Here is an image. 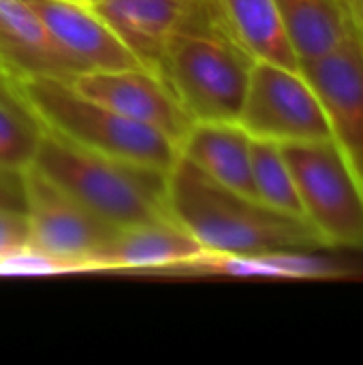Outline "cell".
<instances>
[{"mask_svg":"<svg viewBox=\"0 0 363 365\" xmlns=\"http://www.w3.org/2000/svg\"><path fill=\"white\" fill-rule=\"evenodd\" d=\"M167 212L214 255L327 248L306 220L274 212L252 197L216 184L184 156L167 171Z\"/></svg>","mask_w":363,"mask_h":365,"instance_id":"obj_1","label":"cell"},{"mask_svg":"<svg viewBox=\"0 0 363 365\" xmlns=\"http://www.w3.org/2000/svg\"><path fill=\"white\" fill-rule=\"evenodd\" d=\"M116 229L167 220V173L83 150L43 130L32 165Z\"/></svg>","mask_w":363,"mask_h":365,"instance_id":"obj_2","label":"cell"},{"mask_svg":"<svg viewBox=\"0 0 363 365\" xmlns=\"http://www.w3.org/2000/svg\"><path fill=\"white\" fill-rule=\"evenodd\" d=\"M9 83L43 130L83 150L165 173L180 158L175 139L96 103L81 94L71 79L19 77Z\"/></svg>","mask_w":363,"mask_h":365,"instance_id":"obj_3","label":"cell"},{"mask_svg":"<svg viewBox=\"0 0 363 365\" xmlns=\"http://www.w3.org/2000/svg\"><path fill=\"white\" fill-rule=\"evenodd\" d=\"M252 62L220 26L195 28L173 36L158 75L195 122H237Z\"/></svg>","mask_w":363,"mask_h":365,"instance_id":"obj_4","label":"cell"},{"mask_svg":"<svg viewBox=\"0 0 363 365\" xmlns=\"http://www.w3.org/2000/svg\"><path fill=\"white\" fill-rule=\"evenodd\" d=\"M304 218L327 248L363 250V184L334 141L280 143Z\"/></svg>","mask_w":363,"mask_h":365,"instance_id":"obj_5","label":"cell"},{"mask_svg":"<svg viewBox=\"0 0 363 365\" xmlns=\"http://www.w3.org/2000/svg\"><path fill=\"white\" fill-rule=\"evenodd\" d=\"M237 124L276 143L334 141L323 105L300 68L267 60L252 62Z\"/></svg>","mask_w":363,"mask_h":365,"instance_id":"obj_6","label":"cell"},{"mask_svg":"<svg viewBox=\"0 0 363 365\" xmlns=\"http://www.w3.org/2000/svg\"><path fill=\"white\" fill-rule=\"evenodd\" d=\"M30 248L88 272V259L120 229L107 225L34 167L24 169Z\"/></svg>","mask_w":363,"mask_h":365,"instance_id":"obj_7","label":"cell"},{"mask_svg":"<svg viewBox=\"0 0 363 365\" xmlns=\"http://www.w3.org/2000/svg\"><path fill=\"white\" fill-rule=\"evenodd\" d=\"M300 73L323 105L334 143L363 184V43L355 26L332 51L300 62Z\"/></svg>","mask_w":363,"mask_h":365,"instance_id":"obj_8","label":"cell"},{"mask_svg":"<svg viewBox=\"0 0 363 365\" xmlns=\"http://www.w3.org/2000/svg\"><path fill=\"white\" fill-rule=\"evenodd\" d=\"M71 83L81 94L122 113L124 118L169 135L178 145L195 122L163 77L145 66L86 71L75 75Z\"/></svg>","mask_w":363,"mask_h":365,"instance_id":"obj_9","label":"cell"},{"mask_svg":"<svg viewBox=\"0 0 363 365\" xmlns=\"http://www.w3.org/2000/svg\"><path fill=\"white\" fill-rule=\"evenodd\" d=\"M90 9L122 38V43L158 75V64L173 41L184 30L199 26L203 15L214 11L212 0H96Z\"/></svg>","mask_w":363,"mask_h":365,"instance_id":"obj_10","label":"cell"},{"mask_svg":"<svg viewBox=\"0 0 363 365\" xmlns=\"http://www.w3.org/2000/svg\"><path fill=\"white\" fill-rule=\"evenodd\" d=\"M28 4L39 13L56 47L81 73L143 66L88 4L73 0H28Z\"/></svg>","mask_w":363,"mask_h":365,"instance_id":"obj_11","label":"cell"},{"mask_svg":"<svg viewBox=\"0 0 363 365\" xmlns=\"http://www.w3.org/2000/svg\"><path fill=\"white\" fill-rule=\"evenodd\" d=\"M208 250L175 220H158L120 229L88 259V272L101 269H160L180 272Z\"/></svg>","mask_w":363,"mask_h":365,"instance_id":"obj_12","label":"cell"},{"mask_svg":"<svg viewBox=\"0 0 363 365\" xmlns=\"http://www.w3.org/2000/svg\"><path fill=\"white\" fill-rule=\"evenodd\" d=\"M0 73L6 79H73L81 71L56 47L28 0H0Z\"/></svg>","mask_w":363,"mask_h":365,"instance_id":"obj_13","label":"cell"},{"mask_svg":"<svg viewBox=\"0 0 363 365\" xmlns=\"http://www.w3.org/2000/svg\"><path fill=\"white\" fill-rule=\"evenodd\" d=\"M250 145L252 137L237 122H193L180 141V156L216 184L257 199Z\"/></svg>","mask_w":363,"mask_h":365,"instance_id":"obj_14","label":"cell"},{"mask_svg":"<svg viewBox=\"0 0 363 365\" xmlns=\"http://www.w3.org/2000/svg\"><path fill=\"white\" fill-rule=\"evenodd\" d=\"M220 28L255 60L300 68L274 0H212Z\"/></svg>","mask_w":363,"mask_h":365,"instance_id":"obj_15","label":"cell"},{"mask_svg":"<svg viewBox=\"0 0 363 365\" xmlns=\"http://www.w3.org/2000/svg\"><path fill=\"white\" fill-rule=\"evenodd\" d=\"M297 62L315 60L338 47L353 21L344 0H274Z\"/></svg>","mask_w":363,"mask_h":365,"instance_id":"obj_16","label":"cell"},{"mask_svg":"<svg viewBox=\"0 0 363 365\" xmlns=\"http://www.w3.org/2000/svg\"><path fill=\"white\" fill-rule=\"evenodd\" d=\"M184 274H212L235 278H282V280H325L338 278L344 272L329 259L312 252H263V255H214L184 265Z\"/></svg>","mask_w":363,"mask_h":365,"instance_id":"obj_17","label":"cell"},{"mask_svg":"<svg viewBox=\"0 0 363 365\" xmlns=\"http://www.w3.org/2000/svg\"><path fill=\"white\" fill-rule=\"evenodd\" d=\"M252 186L257 199L274 212L285 216L304 218V207L297 195V186L291 167L282 154V145L267 139H255L250 145ZM308 222V220H306Z\"/></svg>","mask_w":363,"mask_h":365,"instance_id":"obj_18","label":"cell"},{"mask_svg":"<svg viewBox=\"0 0 363 365\" xmlns=\"http://www.w3.org/2000/svg\"><path fill=\"white\" fill-rule=\"evenodd\" d=\"M43 126L13 92L9 79L0 81V167L24 171L32 165Z\"/></svg>","mask_w":363,"mask_h":365,"instance_id":"obj_19","label":"cell"},{"mask_svg":"<svg viewBox=\"0 0 363 365\" xmlns=\"http://www.w3.org/2000/svg\"><path fill=\"white\" fill-rule=\"evenodd\" d=\"M56 274H77V269L56 257L43 255L39 250L26 248L0 259V276H56Z\"/></svg>","mask_w":363,"mask_h":365,"instance_id":"obj_20","label":"cell"},{"mask_svg":"<svg viewBox=\"0 0 363 365\" xmlns=\"http://www.w3.org/2000/svg\"><path fill=\"white\" fill-rule=\"evenodd\" d=\"M30 248V229L26 212L0 207V259Z\"/></svg>","mask_w":363,"mask_h":365,"instance_id":"obj_21","label":"cell"},{"mask_svg":"<svg viewBox=\"0 0 363 365\" xmlns=\"http://www.w3.org/2000/svg\"><path fill=\"white\" fill-rule=\"evenodd\" d=\"M0 207L26 212L24 171H13V169L0 167Z\"/></svg>","mask_w":363,"mask_h":365,"instance_id":"obj_22","label":"cell"},{"mask_svg":"<svg viewBox=\"0 0 363 365\" xmlns=\"http://www.w3.org/2000/svg\"><path fill=\"white\" fill-rule=\"evenodd\" d=\"M347 2V9H349V15H351V21L359 34L363 43V0H344Z\"/></svg>","mask_w":363,"mask_h":365,"instance_id":"obj_23","label":"cell"},{"mask_svg":"<svg viewBox=\"0 0 363 365\" xmlns=\"http://www.w3.org/2000/svg\"><path fill=\"white\" fill-rule=\"evenodd\" d=\"M73 2H79V4H88V6H90V4L96 2V0H73Z\"/></svg>","mask_w":363,"mask_h":365,"instance_id":"obj_24","label":"cell"},{"mask_svg":"<svg viewBox=\"0 0 363 365\" xmlns=\"http://www.w3.org/2000/svg\"><path fill=\"white\" fill-rule=\"evenodd\" d=\"M4 79H6V77H4V75H2V73H0V81H4Z\"/></svg>","mask_w":363,"mask_h":365,"instance_id":"obj_25","label":"cell"}]
</instances>
